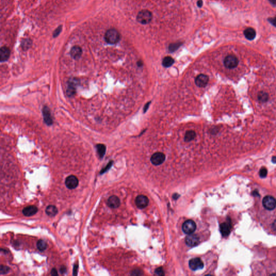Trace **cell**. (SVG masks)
<instances>
[{"label":"cell","instance_id":"obj_18","mask_svg":"<svg viewBox=\"0 0 276 276\" xmlns=\"http://www.w3.org/2000/svg\"><path fill=\"white\" fill-rule=\"evenodd\" d=\"M244 35L247 39L249 40H253L255 39L256 35V33L255 30L252 28H247L244 31Z\"/></svg>","mask_w":276,"mask_h":276},{"label":"cell","instance_id":"obj_26","mask_svg":"<svg viewBox=\"0 0 276 276\" xmlns=\"http://www.w3.org/2000/svg\"><path fill=\"white\" fill-rule=\"evenodd\" d=\"M10 267L8 266H4L3 265H1V269H0V272H1V275H5L7 274L10 271Z\"/></svg>","mask_w":276,"mask_h":276},{"label":"cell","instance_id":"obj_22","mask_svg":"<svg viewBox=\"0 0 276 276\" xmlns=\"http://www.w3.org/2000/svg\"><path fill=\"white\" fill-rule=\"evenodd\" d=\"M196 137V133L194 131L190 130L186 132L185 135V138L184 140L185 142H190L192 140H194Z\"/></svg>","mask_w":276,"mask_h":276},{"label":"cell","instance_id":"obj_8","mask_svg":"<svg viewBox=\"0 0 276 276\" xmlns=\"http://www.w3.org/2000/svg\"><path fill=\"white\" fill-rule=\"evenodd\" d=\"M78 79H76L75 78L70 79L68 81V88L66 90V94L68 97H73L76 92V86L78 85Z\"/></svg>","mask_w":276,"mask_h":276},{"label":"cell","instance_id":"obj_35","mask_svg":"<svg viewBox=\"0 0 276 276\" xmlns=\"http://www.w3.org/2000/svg\"><path fill=\"white\" fill-rule=\"evenodd\" d=\"M151 103V102L150 101V102H148L146 104V105H145L144 106V108H143V112L145 113L148 110V109L149 108V107H150V104Z\"/></svg>","mask_w":276,"mask_h":276},{"label":"cell","instance_id":"obj_36","mask_svg":"<svg viewBox=\"0 0 276 276\" xmlns=\"http://www.w3.org/2000/svg\"><path fill=\"white\" fill-rule=\"evenodd\" d=\"M51 274L52 275V276H57V275H58V272H57V270L55 268H53V269L51 270Z\"/></svg>","mask_w":276,"mask_h":276},{"label":"cell","instance_id":"obj_14","mask_svg":"<svg viewBox=\"0 0 276 276\" xmlns=\"http://www.w3.org/2000/svg\"><path fill=\"white\" fill-rule=\"evenodd\" d=\"M107 204L110 208L113 209L118 208L120 205V199L117 196L112 195L108 199Z\"/></svg>","mask_w":276,"mask_h":276},{"label":"cell","instance_id":"obj_1","mask_svg":"<svg viewBox=\"0 0 276 276\" xmlns=\"http://www.w3.org/2000/svg\"><path fill=\"white\" fill-rule=\"evenodd\" d=\"M120 34L117 30L110 29L108 30L105 35V39L106 42L111 44H114L119 42L120 40Z\"/></svg>","mask_w":276,"mask_h":276},{"label":"cell","instance_id":"obj_10","mask_svg":"<svg viewBox=\"0 0 276 276\" xmlns=\"http://www.w3.org/2000/svg\"><path fill=\"white\" fill-rule=\"evenodd\" d=\"M209 77L207 75L200 74L195 78V84L199 88H205L208 84Z\"/></svg>","mask_w":276,"mask_h":276},{"label":"cell","instance_id":"obj_37","mask_svg":"<svg viewBox=\"0 0 276 276\" xmlns=\"http://www.w3.org/2000/svg\"><path fill=\"white\" fill-rule=\"evenodd\" d=\"M61 27H59L58 28L57 30H56L55 32L53 34L54 36H57V35H58L61 32Z\"/></svg>","mask_w":276,"mask_h":276},{"label":"cell","instance_id":"obj_11","mask_svg":"<svg viewBox=\"0 0 276 276\" xmlns=\"http://www.w3.org/2000/svg\"><path fill=\"white\" fill-rule=\"evenodd\" d=\"M185 243L189 247H195L200 243V238L193 233L189 234L185 238Z\"/></svg>","mask_w":276,"mask_h":276},{"label":"cell","instance_id":"obj_25","mask_svg":"<svg viewBox=\"0 0 276 276\" xmlns=\"http://www.w3.org/2000/svg\"><path fill=\"white\" fill-rule=\"evenodd\" d=\"M48 247L46 242L43 240H39L37 243V247L40 251L46 250Z\"/></svg>","mask_w":276,"mask_h":276},{"label":"cell","instance_id":"obj_16","mask_svg":"<svg viewBox=\"0 0 276 276\" xmlns=\"http://www.w3.org/2000/svg\"><path fill=\"white\" fill-rule=\"evenodd\" d=\"M10 51L8 48L6 46H3L0 50V58L1 62H5L9 58Z\"/></svg>","mask_w":276,"mask_h":276},{"label":"cell","instance_id":"obj_15","mask_svg":"<svg viewBox=\"0 0 276 276\" xmlns=\"http://www.w3.org/2000/svg\"><path fill=\"white\" fill-rule=\"evenodd\" d=\"M37 211H38V208H37L36 206L30 205L24 208L22 210V213L24 216L29 217V216H32L33 215L36 214Z\"/></svg>","mask_w":276,"mask_h":276},{"label":"cell","instance_id":"obj_32","mask_svg":"<svg viewBox=\"0 0 276 276\" xmlns=\"http://www.w3.org/2000/svg\"><path fill=\"white\" fill-rule=\"evenodd\" d=\"M78 265L77 264H76L73 266V275L74 276H76L77 275V272H78Z\"/></svg>","mask_w":276,"mask_h":276},{"label":"cell","instance_id":"obj_9","mask_svg":"<svg viewBox=\"0 0 276 276\" xmlns=\"http://www.w3.org/2000/svg\"><path fill=\"white\" fill-rule=\"evenodd\" d=\"M189 267L194 271L203 269L204 264L202 260L199 258H195L190 260L189 262Z\"/></svg>","mask_w":276,"mask_h":276},{"label":"cell","instance_id":"obj_31","mask_svg":"<svg viewBox=\"0 0 276 276\" xmlns=\"http://www.w3.org/2000/svg\"><path fill=\"white\" fill-rule=\"evenodd\" d=\"M30 41H28L26 39L25 41V42L23 43V46H22V47H23V49H27L28 48H29V47L30 46Z\"/></svg>","mask_w":276,"mask_h":276},{"label":"cell","instance_id":"obj_30","mask_svg":"<svg viewBox=\"0 0 276 276\" xmlns=\"http://www.w3.org/2000/svg\"><path fill=\"white\" fill-rule=\"evenodd\" d=\"M155 274L158 276H163L165 275L164 271L162 267H159L155 271Z\"/></svg>","mask_w":276,"mask_h":276},{"label":"cell","instance_id":"obj_19","mask_svg":"<svg viewBox=\"0 0 276 276\" xmlns=\"http://www.w3.org/2000/svg\"><path fill=\"white\" fill-rule=\"evenodd\" d=\"M220 231L223 236L227 237L230 232V225L228 223H223L220 225Z\"/></svg>","mask_w":276,"mask_h":276},{"label":"cell","instance_id":"obj_2","mask_svg":"<svg viewBox=\"0 0 276 276\" xmlns=\"http://www.w3.org/2000/svg\"><path fill=\"white\" fill-rule=\"evenodd\" d=\"M152 20V14L150 11L143 10L140 11L137 15L136 20L142 24H147Z\"/></svg>","mask_w":276,"mask_h":276},{"label":"cell","instance_id":"obj_4","mask_svg":"<svg viewBox=\"0 0 276 276\" xmlns=\"http://www.w3.org/2000/svg\"><path fill=\"white\" fill-rule=\"evenodd\" d=\"M196 228V225L195 222L191 220L185 221L182 225V230L185 234L189 235L193 234Z\"/></svg>","mask_w":276,"mask_h":276},{"label":"cell","instance_id":"obj_34","mask_svg":"<svg viewBox=\"0 0 276 276\" xmlns=\"http://www.w3.org/2000/svg\"><path fill=\"white\" fill-rule=\"evenodd\" d=\"M66 271H67L66 267L65 266H61L60 269H59V272L61 274H64V273L66 272Z\"/></svg>","mask_w":276,"mask_h":276},{"label":"cell","instance_id":"obj_38","mask_svg":"<svg viewBox=\"0 0 276 276\" xmlns=\"http://www.w3.org/2000/svg\"><path fill=\"white\" fill-rule=\"evenodd\" d=\"M143 62H142L141 61H139L137 62V65L139 67H142L143 66Z\"/></svg>","mask_w":276,"mask_h":276},{"label":"cell","instance_id":"obj_17","mask_svg":"<svg viewBox=\"0 0 276 276\" xmlns=\"http://www.w3.org/2000/svg\"><path fill=\"white\" fill-rule=\"evenodd\" d=\"M82 54V50L78 46H73L70 51V55L72 57L75 59H79L81 57Z\"/></svg>","mask_w":276,"mask_h":276},{"label":"cell","instance_id":"obj_7","mask_svg":"<svg viewBox=\"0 0 276 276\" xmlns=\"http://www.w3.org/2000/svg\"><path fill=\"white\" fill-rule=\"evenodd\" d=\"M65 184L66 187L69 189H74L78 187L79 180L76 176L71 175L66 178Z\"/></svg>","mask_w":276,"mask_h":276},{"label":"cell","instance_id":"obj_43","mask_svg":"<svg viewBox=\"0 0 276 276\" xmlns=\"http://www.w3.org/2000/svg\"><path fill=\"white\" fill-rule=\"evenodd\" d=\"M179 195H178V194H175V195L173 196V198H174V199H177V198H179Z\"/></svg>","mask_w":276,"mask_h":276},{"label":"cell","instance_id":"obj_20","mask_svg":"<svg viewBox=\"0 0 276 276\" xmlns=\"http://www.w3.org/2000/svg\"><path fill=\"white\" fill-rule=\"evenodd\" d=\"M46 213L50 217H54L58 213V209L53 205H49L46 209Z\"/></svg>","mask_w":276,"mask_h":276},{"label":"cell","instance_id":"obj_29","mask_svg":"<svg viewBox=\"0 0 276 276\" xmlns=\"http://www.w3.org/2000/svg\"><path fill=\"white\" fill-rule=\"evenodd\" d=\"M267 169L265 167L262 168L260 170V176L261 178H265L266 175H267Z\"/></svg>","mask_w":276,"mask_h":276},{"label":"cell","instance_id":"obj_40","mask_svg":"<svg viewBox=\"0 0 276 276\" xmlns=\"http://www.w3.org/2000/svg\"><path fill=\"white\" fill-rule=\"evenodd\" d=\"M272 228L274 230L276 231V220L274 221L272 224Z\"/></svg>","mask_w":276,"mask_h":276},{"label":"cell","instance_id":"obj_42","mask_svg":"<svg viewBox=\"0 0 276 276\" xmlns=\"http://www.w3.org/2000/svg\"><path fill=\"white\" fill-rule=\"evenodd\" d=\"M272 162L273 163H276V156H273L272 158Z\"/></svg>","mask_w":276,"mask_h":276},{"label":"cell","instance_id":"obj_6","mask_svg":"<svg viewBox=\"0 0 276 276\" xmlns=\"http://www.w3.org/2000/svg\"><path fill=\"white\" fill-rule=\"evenodd\" d=\"M166 159L165 155L161 152H156L153 154L150 158L152 163L155 166H159L164 163Z\"/></svg>","mask_w":276,"mask_h":276},{"label":"cell","instance_id":"obj_3","mask_svg":"<svg viewBox=\"0 0 276 276\" xmlns=\"http://www.w3.org/2000/svg\"><path fill=\"white\" fill-rule=\"evenodd\" d=\"M238 59L236 56L230 55L225 58L224 60V65L225 68L229 69H232L237 67L238 64Z\"/></svg>","mask_w":276,"mask_h":276},{"label":"cell","instance_id":"obj_12","mask_svg":"<svg viewBox=\"0 0 276 276\" xmlns=\"http://www.w3.org/2000/svg\"><path fill=\"white\" fill-rule=\"evenodd\" d=\"M43 116L45 123L48 125L51 126L53 123V120L51 115V112L48 106H44L42 110Z\"/></svg>","mask_w":276,"mask_h":276},{"label":"cell","instance_id":"obj_24","mask_svg":"<svg viewBox=\"0 0 276 276\" xmlns=\"http://www.w3.org/2000/svg\"><path fill=\"white\" fill-rule=\"evenodd\" d=\"M258 99L260 103H266L269 99V96L268 94L265 92H260L258 94Z\"/></svg>","mask_w":276,"mask_h":276},{"label":"cell","instance_id":"obj_28","mask_svg":"<svg viewBox=\"0 0 276 276\" xmlns=\"http://www.w3.org/2000/svg\"><path fill=\"white\" fill-rule=\"evenodd\" d=\"M180 46V43H175V44H171V45H170V46H169V51H171V52H174V51H175V50H176L177 49L179 48Z\"/></svg>","mask_w":276,"mask_h":276},{"label":"cell","instance_id":"obj_13","mask_svg":"<svg viewBox=\"0 0 276 276\" xmlns=\"http://www.w3.org/2000/svg\"><path fill=\"white\" fill-rule=\"evenodd\" d=\"M149 203L148 198L146 196L141 195L136 197V206L140 209H143L146 207Z\"/></svg>","mask_w":276,"mask_h":276},{"label":"cell","instance_id":"obj_27","mask_svg":"<svg viewBox=\"0 0 276 276\" xmlns=\"http://www.w3.org/2000/svg\"><path fill=\"white\" fill-rule=\"evenodd\" d=\"M112 165H113V161H110V163H108L107 165L105 167H104V168H103V169L101 170V171L100 172V174L101 175V174H103L104 173H105L106 172L107 170H109L111 167H112Z\"/></svg>","mask_w":276,"mask_h":276},{"label":"cell","instance_id":"obj_33","mask_svg":"<svg viewBox=\"0 0 276 276\" xmlns=\"http://www.w3.org/2000/svg\"><path fill=\"white\" fill-rule=\"evenodd\" d=\"M268 20H269L270 22L272 24L273 26H274L276 27V17L270 18Z\"/></svg>","mask_w":276,"mask_h":276},{"label":"cell","instance_id":"obj_21","mask_svg":"<svg viewBox=\"0 0 276 276\" xmlns=\"http://www.w3.org/2000/svg\"><path fill=\"white\" fill-rule=\"evenodd\" d=\"M96 149L98 156L100 159H103L105 155L106 147L104 144H97L96 145Z\"/></svg>","mask_w":276,"mask_h":276},{"label":"cell","instance_id":"obj_41","mask_svg":"<svg viewBox=\"0 0 276 276\" xmlns=\"http://www.w3.org/2000/svg\"><path fill=\"white\" fill-rule=\"evenodd\" d=\"M270 2L272 4V5H275L276 6V0H269Z\"/></svg>","mask_w":276,"mask_h":276},{"label":"cell","instance_id":"obj_39","mask_svg":"<svg viewBox=\"0 0 276 276\" xmlns=\"http://www.w3.org/2000/svg\"><path fill=\"white\" fill-rule=\"evenodd\" d=\"M202 4H203V2H202V0H199V1H198V7H202Z\"/></svg>","mask_w":276,"mask_h":276},{"label":"cell","instance_id":"obj_5","mask_svg":"<svg viewBox=\"0 0 276 276\" xmlns=\"http://www.w3.org/2000/svg\"><path fill=\"white\" fill-rule=\"evenodd\" d=\"M263 205L267 210H272L276 207V200L271 196H266L263 198Z\"/></svg>","mask_w":276,"mask_h":276},{"label":"cell","instance_id":"obj_23","mask_svg":"<svg viewBox=\"0 0 276 276\" xmlns=\"http://www.w3.org/2000/svg\"><path fill=\"white\" fill-rule=\"evenodd\" d=\"M162 63L165 68H169L174 63V59L170 56H167L163 59Z\"/></svg>","mask_w":276,"mask_h":276}]
</instances>
